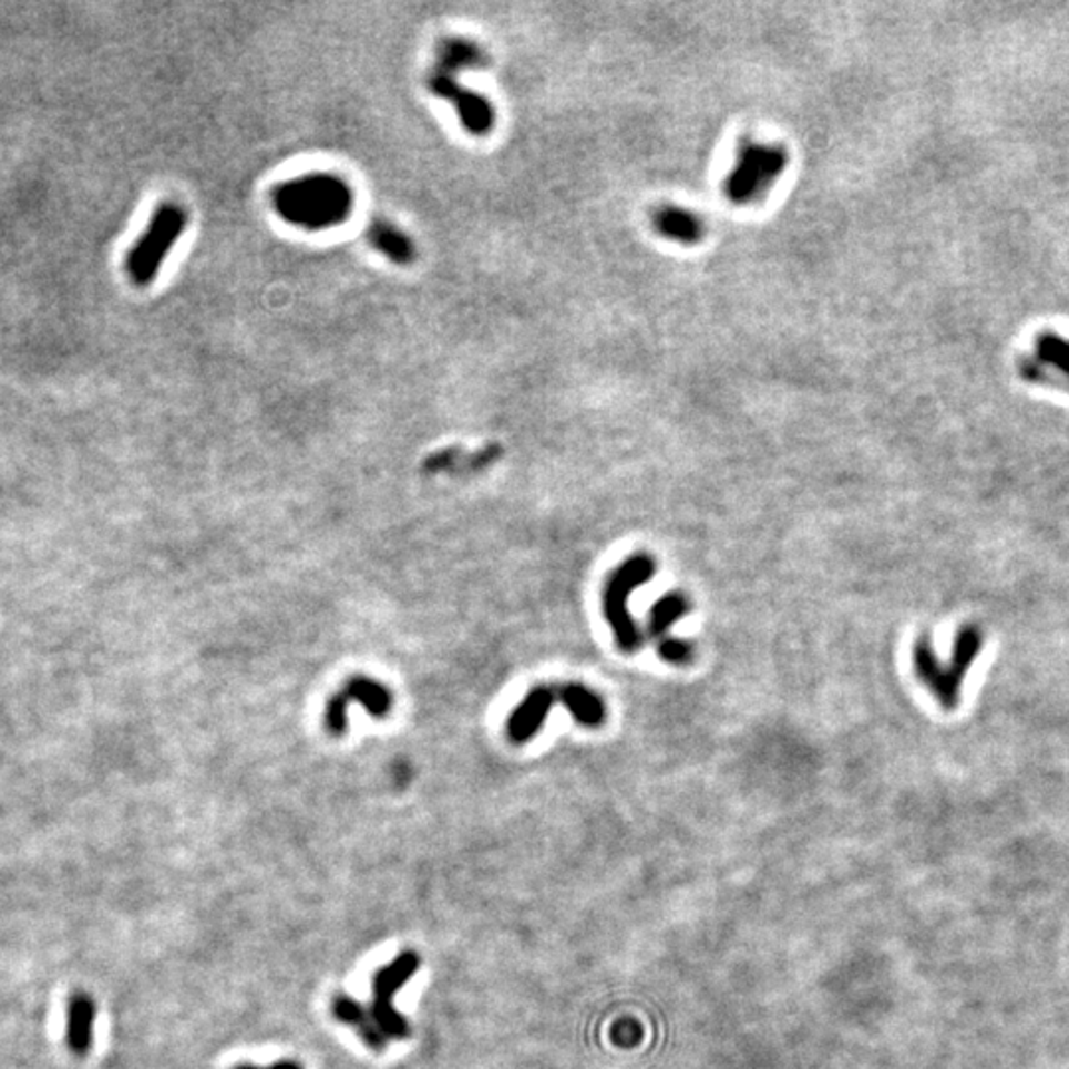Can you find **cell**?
<instances>
[{
    "label": "cell",
    "instance_id": "obj_10",
    "mask_svg": "<svg viewBox=\"0 0 1069 1069\" xmlns=\"http://www.w3.org/2000/svg\"><path fill=\"white\" fill-rule=\"evenodd\" d=\"M93 1024H95V1003L92 996L74 993L68 1003L65 1041H68V1050L78 1058H84L92 1050Z\"/></svg>",
    "mask_w": 1069,
    "mask_h": 1069
},
{
    "label": "cell",
    "instance_id": "obj_3",
    "mask_svg": "<svg viewBox=\"0 0 1069 1069\" xmlns=\"http://www.w3.org/2000/svg\"><path fill=\"white\" fill-rule=\"evenodd\" d=\"M656 575V563L648 553H636L614 568L610 577L606 578L603 590V610L606 623L613 628L614 640L620 650L634 654L641 648L640 628L634 623L628 608L630 596L638 586L646 585Z\"/></svg>",
    "mask_w": 1069,
    "mask_h": 1069
},
{
    "label": "cell",
    "instance_id": "obj_15",
    "mask_svg": "<svg viewBox=\"0 0 1069 1069\" xmlns=\"http://www.w3.org/2000/svg\"><path fill=\"white\" fill-rule=\"evenodd\" d=\"M487 64L484 48L472 40L462 37L442 38L436 47V64L434 68L456 75L462 70H475Z\"/></svg>",
    "mask_w": 1069,
    "mask_h": 1069
},
{
    "label": "cell",
    "instance_id": "obj_8",
    "mask_svg": "<svg viewBox=\"0 0 1069 1069\" xmlns=\"http://www.w3.org/2000/svg\"><path fill=\"white\" fill-rule=\"evenodd\" d=\"M357 703L369 711V716L384 717L391 713L392 698L391 689L381 683L379 679L359 678L349 679L345 688L329 699L326 706L327 731L331 734H343L347 731V711L349 706Z\"/></svg>",
    "mask_w": 1069,
    "mask_h": 1069
},
{
    "label": "cell",
    "instance_id": "obj_7",
    "mask_svg": "<svg viewBox=\"0 0 1069 1069\" xmlns=\"http://www.w3.org/2000/svg\"><path fill=\"white\" fill-rule=\"evenodd\" d=\"M426 85L436 97L454 105L458 120L470 135L484 137L493 130L495 110L492 102L482 93L464 88L458 82L456 75L432 68V72L426 78Z\"/></svg>",
    "mask_w": 1069,
    "mask_h": 1069
},
{
    "label": "cell",
    "instance_id": "obj_16",
    "mask_svg": "<svg viewBox=\"0 0 1069 1069\" xmlns=\"http://www.w3.org/2000/svg\"><path fill=\"white\" fill-rule=\"evenodd\" d=\"M654 226L661 236L679 244H698L706 234V226L698 214L681 206H661L660 210L654 214Z\"/></svg>",
    "mask_w": 1069,
    "mask_h": 1069
},
{
    "label": "cell",
    "instance_id": "obj_6",
    "mask_svg": "<svg viewBox=\"0 0 1069 1069\" xmlns=\"http://www.w3.org/2000/svg\"><path fill=\"white\" fill-rule=\"evenodd\" d=\"M419 968V955L414 950H404L372 978V1018L389 1040H407L410 1036L407 1018L394 1008V996Z\"/></svg>",
    "mask_w": 1069,
    "mask_h": 1069
},
{
    "label": "cell",
    "instance_id": "obj_20",
    "mask_svg": "<svg viewBox=\"0 0 1069 1069\" xmlns=\"http://www.w3.org/2000/svg\"><path fill=\"white\" fill-rule=\"evenodd\" d=\"M236 1069H304V1068H301L299 1063H296V1061L284 1060V1061H278V1063H271V1066H268V1068H254V1066H240V1068H236Z\"/></svg>",
    "mask_w": 1069,
    "mask_h": 1069
},
{
    "label": "cell",
    "instance_id": "obj_12",
    "mask_svg": "<svg viewBox=\"0 0 1069 1069\" xmlns=\"http://www.w3.org/2000/svg\"><path fill=\"white\" fill-rule=\"evenodd\" d=\"M558 701L567 707L571 717L578 726L596 729L606 721V706L603 698L583 683L557 686Z\"/></svg>",
    "mask_w": 1069,
    "mask_h": 1069
},
{
    "label": "cell",
    "instance_id": "obj_19",
    "mask_svg": "<svg viewBox=\"0 0 1069 1069\" xmlns=\"http://www.w3.org/2000/svg\"><path fill=\"white\" fill-rule=\"evenodd\" d=\"M658 656L661 660L674 664V666H686L693 660V646L688 641L668 636V638L658 641Z\"/></svg>",
    "mask_w": 1069,
    "mask_h": 1069
},
{
    "label": "cell",
    "instance_id": "obj_11",
    "mask_svg": "<svg viewBox=\"0 0 1069 1069\" xmlns=\"http://www.w3.org/2000/svg\"><path fill=\"white\" fill-rule=\"evenodd\" d=\"M367 243L371 244L374 250L381 251L387 260H391L397 266H410L419 256L417 246L412 243L409 234L402 233L399 226H394L384 218H377L369 224Z\"/></svg>",
    "mask_w": 1069,
    "mask_h": 1069
},
{
    "label": "cell",
    "instance_id": "obj_2",
    "mask_svg": "<svg viewBox=\"0 0 1069 1069\" xmlns=\"http://www.w3.org/2000/svg\"><path fill=\"white\" fill-rule=\"evenodd\" d=\"M985 646V633L977 624L963 626L955 638L953 656L947 664H943L935 651L933 640L923 634L913 646V666L921 683L929 689L935 699L945 709H955L960 703L963 683L968 670L977 661Z\"/></svg>",
    "mask_w": 1069,
    "mask_h": 1069
},
{
    "label": "cell",
    "instance_id": "obj_17",
    "mask_svg": "<svg viewBox=\"0 0 1069 1069\" xmlns=\"http://www.w3.org/2000/svg\"><path fill=\"white\" fill-rule=\"evenodd\" d=\"M1032 359L1046 371L1051 369L1060 372L1069 384V339L1051 331L1041 333L1040 337H1036Z\"/></svg>",
    "mask_w": 1069,
    "mask_h": 1069
},
{
    "label": "cell",
    "instance_id": "obj_4",
    "mask_svg": "<svg viewBox=\"0 0 1069 1069\" xmlns=\"http://www.w3.org/2000/svg\"><path fill=\"white\" fill-rule=\"evenodd\" d=\"M186 224L188 216L178 203L167 201L157 206L145 233L125 258V271L135 286L147 288L157 279L163 261L185 234Z\"/></svg>",
    "mask_w": 1069,
    "mask_h": 1069
},
{
    "label": "cell",
    "instance_id": "obj_14",
    "mask_svg": "<svg viewBox=\"0 0 1069 1069\" xmlns=\"http://www.w3.org/2000/svg\"><path fill=\"white\" fill-rule=\"evenodd\" d=\"M502 456V448L497 444L484 448L474 454H467L462 448H444L440 452H434L424 462L426 474H440V472H477L484 470L485 465L492 464L497 458Z\"/></svg>",
    "mask_w": 1069,
    "mask_h": 1069
},
{
    "label": "cell",
    "instance_id": "obj_9",
    "mask_svg": "<svg viewBox=\"0 0 1069 1069\" xmlns=\"http://www.w3.org/2000/svg\"><path fill=\"white\" fill-rule=\"evenodd\" d=\"M555 701H558L557 686H535L530 689L507 719V737L513 743H527L539 733Z\"/></svg>",
    "mask_w": 1069,
    "mask_h": 1069
},
{
    "label": "cell",
    "instance_id": "obj_13",
    "mask_svg": "<svg viewBox=\"0 0 1069 1069\" xmlns=\"http://www.w3.org/2000/svg\"><path fill=\"white\" fill-rule=\"evenodd\" d=\"M333 1014L339 1022L351 1026L371 1050L382 1051L389 1046V1038L379 1028V1024L374 1022L372 1014L351 996L337 995L333 1000Z\"/></svg>",
    "mask_w": 1069,
    "mask_h": 1069
},
{
    "label": "cell",
    "instance_id": "obj_18",
    "mask_svg": "<svg viewBox=\"0 0 1069 1069\" xmlns=\"http://www.w3.org/2000/svg\"><path fill=\"white\" fill-rule=\"evenodd\" d=\"M688 610L689 603L686 596L679 595V593H670V595L661 596L660 600L651 606L650 610L648 630H650L651 638L658 641L668 638V630H670L671 626L678 623L679 618L688 613Z\"/></svg>",
    "mask_w": 1069,
    "mask_h": 1069
},
{
    "label": "cell",
    "instance_id": "obj_1",
    "mask_svg": "<svg viewBox=\"0 0 1069 1069\" xmlns=\"http://www.w3.org/2000/svg\"><path fill=\"white\" fill-rule=\"evenodd\" d=\"M271 206L291 226L321 233L347 223L353 214V188L336 173H306L279 183L271 191Z\"/></svg>",
    "mask_w": 1069,
    "mask_h": 1069
},
{
    "label": "cell",
    "instance_id": "obj_5",
    "mask_svg": "<svg viewBox=\"0 0 1069 1069\" xmlns=\"http://www.w3.org/2000/svg\"><path fill=\"white\" fill-rule=\"evenodd\" d=\"M789 155L779 145L744 143L726 181V195L734 205L753 203L771 188L787 168Z\"/></svg>",
    "mask_w": 1069,
    "mask_h": 1069
}]
</instances>
